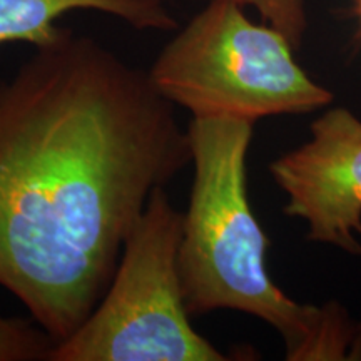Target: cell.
<instances>
[{
  "label": "cell",
  "mask_w": 361,
  "mask_h": 361,
  "mask_svg": "<svg viewBox=\"0 0 361 361\" xmlns=\"http://www.w3.org/2000/svg\"><path fill=\"white\" fill-rule=\"evenodd\" d=\"M189 162L188 129L147 72L62 27L0 84V286L67 340L151 194Z\"/></svg>",
  "instance_id": "obj_1"
},
{
  "label": "cell",
  "mask_w": 361,
  "mask_h": 361,
  "mask_svg": "<svg viewBox=\"0 0 361 361\" xmlns=\"http://www.w3.org/2000/svg\"><path fill=\"white\" fill-rule=\"evenodd\" d=\"M252 126L223 117H192L189 123L194 178L178 251L188 313L236 310L256 316L283 336L291 361L348 358L356 345L348 318L336 306L293 301L266 268L269 241L246 189Z\"/></svg>",
  "instance_id": "obj_2"
},
{
  "label": "cell",
  "mask_w": 361,
  "mask_h": 361,
  "mask_svg": "<svg viewBox=\"0 0 361 361\" xmlns=\"http://www.w3.org/2000/svg\"><path fill=\"white\" fill-rule=\"evenodd\" d=\"M293 45L269 24H255L233 0H211L156 57L149 79L192 117L255 121L306 114L333 101L298 66Z\"/></svg>",
  "instance_id": "obj_3"
},
{
  "label": "cell",
  "mask_w": 361,
  "mask_h": 361,
  "mask_svg": "<svg viewBox=\"0 0 361 361\" xmlns=\"http://www.w3.org/2000/svg\"><path fill=\"white\" fill-rule=\"evenodd\" d=\"M183 213L164 188L149 197L126 239L112 281L78 331L49 361H223L192 328L179 278Z\"/></svg>",
  "instance_id": "obj_4"
},
{
  "label": "cell",
  "mask_w": 361,
  "mask_h": 361,
  "mask_svg": "<svg viewBox=\"0 0 361 361\" xmlns=\"http://www.w3.org/2000/svg\"><path fill=\"white\" fill-rule=\"evenodd\" d=\"M269 173L286 194L284 214L308 223L311 241L361 255V121L348 109L324 112L311 139L271 162Z\"/></svg>",
  "instance_id": "obj_5"
},
{
  "label": "cell",
  "mask_w": 361,
  "mask_h": 361,
  "mask_svg": "<svg viewBox=\"0 0 361 361\" xmlns=\"http://www.w3.org/2000/svg\"><path fill=\"white\" fill-rule=\"evenodd\" d=\"M72 11L114 16L137 30H174L178 22L162 0H0V47L27 42L35 47L62 32L57 20Z\"/></svg>",
  "instance_id": "obj_6"
},
{
  "label": "cell",
  "mask_w": 361,
  "mask_h": 361,
  "mask_svg": "<svg viewBox=\"0 0 361 361\" xmlns=\"http://www.w3.org/2000/svg\"><path fill=\"white\" fill-rule=\"evenodd\" d=\"M54 338L37 323L0 314V361L49 360Z\"/></svg>",
  "instance_id": "obj_7"
},
{
  "label": "cell",
  "mask_w": 361,
  "mask_h": 361,
  "mask_svg": "<svg viewBox=\"0 0 361 361\" xmlns=\"http://www.w3.org/2000/svg\"><path fill=\"white\" fill-rule=\"evenodd\" d=\"M239 6L255 7L266 24L273 25L298 49L306 32L305 0H233Z\"/></svg>",
  "instance_id": "obj_8"
},
{
  "label": "cell",
  "mask_w": 361,
  "mask_h": 361,
  "mask_svg": "<svg viewBox=\"0 0 361 361\" xmlns=\"http://www.w3.org/2000/svg\"><path fill=\"white\" fill-rule=\"evenodd\" d=\"M358 16H360V19H361V0H358Z\"/></svg>",
  "instance_id": "obj_9"
},
{
  "label": "cell",
  "mask_w": 361,
  "mask_h": 361,
  "mask_svg": "<svg viewBox=\"0 0 361 361\" xmlns=\"http://www.w3.org/2000/svg\"><path fill=\"white\" fill-rule=\"evenodd\" d=\"M360 233H361V229H360Z\"/></svg>",
  "instance_id": "obj_10"
}]
</instances>
